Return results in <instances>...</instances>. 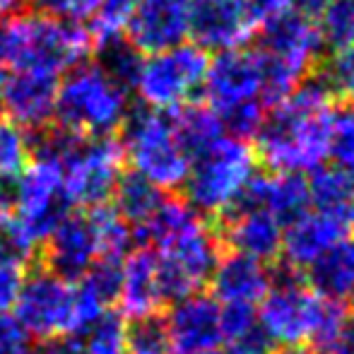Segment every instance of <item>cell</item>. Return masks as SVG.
<instances>
[{
	"mask_svg": "<svg viewBox=\"0 0 354 354\" xmlns=\"http://www.w3.org/2000/svg\"><path fill=\"white\" fill-rule=\"evenodd\" d=\"M126 167V149L116 136L84 138L77 152L63 164V188L71 205H106Z\"/></svg>",
	"mask_w": 354,
	"mask_h": 354,
	"instance_id": "obj_11",
	"label": "cell"
},
{
	"mask_svg": "<svg viewBox=\"0 0 354 354\" xmlns=\"http://www.w3.org/2000/svg\"><path fill=\"white\" fill-rule=\"evenodd\" d=\"M22 8V0H0V19L8 17V15L12 12H19Z\"/></svg>",
	"mask_w": 354,
	"mask_h": 354,
	"instance_id": "obj_44",
	"label": "cell"
},
{
	"mask_svg": "<svg viewBox=\"0 0 354 354\" xmlns=\"http://www.w3.org/2000/svg\"><path fill=\"white\" fill-rule=\"evenodd\" d=\"M266 104L263 102H246L239 104V106L229 109V111L219 113L224 128L234 133L232 138H239V140H246V138H253L258 131H261L263 121H266Z\"/></svg>",
	"mask_w": 354,
	"mask_h": 354,
	"instance_id": "obj_36",
	"label": "cell"
},
{
	"mask_svg": "<svg viewBox=\"0 0 354 354\" xmlns=\"http://www.w3.org/2000/svg\"><path fill=\"white\" fill-rule=\"evenodd\" d=\"M92 32L77 22L27 10L0 19V68L58 75L92 61Z\"/></svg>",
	"mask_w": 354,
	"mask_h": 354,
	"instance_id": "obj_2",
	"label": "cell"
},
{
	"mask_svg": "<svg viewBox=\"0 0 354 354\" xmlns=\"http://www.w3.org/2000/svg\"><path fill=\"white\" fill-rule=\"evenodd\" d=\"M121 145L133 171L159 191H178L191 171V159L181 149L171 126V113L142 104L128 109L121 126Z\"/></svg>",
	"mask_w": 354,
	"mask_h": 354,
	"instance_id": "obj_4",
	"label": "cell"
},
{
	"mask_svg": "<svg viewBox=\"0 0 354 354\" xmlns=\"http://www.w3.org/2000/svg\"><path fill=\"white\" fill-rule=\"evenodd\" d=\"M345 214L311 210L287 222L282 232V253L292 270H308L323 253L345 241Z\"/></svg>",
	"mask_w": 354,
	"mask_h": 354,
	"instance_id": "obj_19",
	"label": "cell"
},
{
	"mask_svg": "<svg viewBox=\"0 0 354 354\" xmlns=\"http://www.w3.org/2000/svg\"><path fill=\"white\" fill-rule=\"evenodd\" d=\"M128 94L97 63L84 61L58 84L53 123L80 138L116 136L131 109Z\"/></svg>",
	"mask_w": 354,
	"mask_h": 354,
	"instance_id": "obj_3",
	"label": "cell"
},
{
	"mask_svg": "<svg viewBox=\"0 0 354 354\" xmlns=\"http://www.w3.org/2000/svg\"><path fill=\"white\" fill-rule=\"evenodd\" d=\"M333 354H354V318L350 316L342 328L340 337H337L335 347H333Z\"/></svg>",
	"mask_w": 354,
	"mask_h": 354,
	"instance_id": "obj_42",
	"label": "cell"
},
{
	"mask_svg": "<svg viewBox=\"0 0 354 354\" xmlns=\"http://www.w3.org/2000/svg\"><path fill=\"white\" fill-rule=\"evenodd\" d=\"M330 157L354 174V104L340 102L330 121Z\"/></svg>",
	"mask_w": 354,
	"mask_h": 354,
	"instance_id": "obj_32",
	"label": "cell"
},
{
	"mask_svg": "<svg viewBox=\"0 0 354 354\" xmlns=\"http://www.w3.org/2000/svg\"><path fill=\"white\" fill-rule=\"evenodd\" d=\"M58 94V75L44 71H19L5 80L0 109L19 131L34 133L53 121Z\"/></svg>",
	"mask_w": 354,
	"mask_h": 354,
	"instance_id": "obj_17",
	"label": "cell"
},
{
	"mask_svg": "<svg viewBox=\"0 0 354 354\" xmlns=\"http://www.w3.org/2000/svg\"><path fill=\"white\" fill-rule=\"evenodd\" d=\"M111 201L113 210L138 232L159 210V205L164 201V191H159L154 183H149L138 171H123L118 176L116 188H113Z\"/></svg>",
	"mask_w": 354,
	"mask_h": 354,
	"instance_id": "obj_23",
	"label": "cell"
},
{
	"mask_svg": "<svg viewBox=\"0 0 354 354\" xmlns=\"http://www.w3.org/2000/svg\"><path fill=\"white\" fill-rule=\"evenodd\" d=\"M154 248L159 282L167 301L201 292L210 282L214 266L222 256L219 234L207 227L205 219H198L196 224L159 241Z\"/></svg>",
	"mask_w": 354,
	"mask_h": 354,
	"instance_id": "obj_6",
	"label": "cell"
},
{
	"mask_svg": "<svg viewBox=\"0 0 354 354\" xmlns=\"http://www.w3.org/2000/svg\"><path fill=\"white\" fill-rule=\"evenodd\" d=\"M256 167L253 145L239 138H222L191 162V171L181 186L183 201L198 214L224 217L241 198Z\"/></svg>",
	"mask_w": 354,
	"mask_h": 354,
	"instance_id": "obj_5",
	"label": "cell"
},
{
	"mask_svg": "<svg viewBox=\"0 0 354 354\" xmlns=\"http://www.w3.org/2000/svg\"><path fill=\"white\" fill-rule=\"evenodd\" d=\"M92 58L126 92H131L138 84V77H140L142 63H145L142 53L123 34H116V37L102 39V41L94 44Z\"/></svg>",
	"mask_w": 354,
	"mask_h": 354,
	"instance_id": "obj_25",
	"label": "cell"
},
{
	"mask_svg": "<svg viewBox=\"0 0 354 354\" xmlns=\"http://www.w3.org/2000/svg\"><path fill=\"white\" fill-rule=\"evenodd\" d=\"M243 3L248 5V10H251V15L256 17L258 24L292 10V0H243Z\"/></svg>",
	"mask_w": 354,
	"mask_h": 354,
	"instance_id": "obj_39",
	"label": "cell"
},
{
	"mask_svg": "<svg viewBox=\"0 0 354 354\" xmlns=\"http://www.w3.org/2000/svg\"><path fill=\"white\" fill-rule=\"evenodd\" d=\"M282 232L284 224L275 214L263 207H241L222 217L219 241L227 243L234 253L268 263L282 253Z\"/></svg>",
	"mask_w": 354,
	"mask_h": 354,
	"instance_id": "obj_20",
	"label": "cell"
},
{
	"mask_svg": "<svg viewBox=\"0 0 354 354\" xmlns=\"http://www.w3.org/2000/svg\"><path fill=\"white\" fill-rule=\"evenodd\" d=\"M68 212L71 201L63 188V167L48 159H32L12 186L15 229L39 251Z\"/></svg>",
	"mask_w": 354,
	"mask_h": 354,
	"instance_id": "obj_7",
	"label": "cell"
},
{
	"mask_svg": "<svg viewBox=\"0 0 354 354\" xmlns=\"http://www.w3.org/2000/svg\"><path fill=\"white\" fill-rule=\"evenodd\" d=\"M169 340V354H205L222 345L219 304L207 294L176 299L162 318Z\"/></svg>",
	"mask_w": 354,
	"mask_h": 354,
	"instance_id": "obj_15",
	"label": "cell"
},
{
	"mask_svg": "<svg viewBox=\"0 0 354 354\" xmlns=\"http://www.w3.org/2000/svg\"><path fill=\"white\" fill-rule=\"evenodd\" d=\"M326 304V297L301 284L294 272H287L277 282L272 280L268 294L261 299V308L256 311L258 333L277 347H301L311 340Z\"/></svg>",
	"mask_w": 354,
	"mask_h": 354,
	"instance_id": "obj_9",
	"label": "cell"
},
{
	"mask_svg": "<svg viewBox=\"0 0 354 354\" xmlns=\"http://www.w3.org/2000/svg\"><path fill=\"white\" fill-rule=\"evenodd\" d=\"M3 84H5V73H3V68H0V94H3Z\"/></svg>",
	"mask_w": 354,
	"mask_h": 354,
	"instance_id": "obj_47",
	"label": "cell"
},
{
	"mask_svg": "<svg viewBox=\"0 0 354 354\" xmlns=\"http://www.w3.org/2000/svg\"><path fill=\"white\" fill-rule=\"evenodd\" d=\"M207 102L217 113L246 102H263V56L261 51L232 48L219 51L210 63L205 84Z\"/></svg>",
	"mask_w": 354,
	"mask_h": 354,
	"instance_id": "obj_12",
	"label": "cell"
},
{
	"mask_svg": "<svg viewBox=\"0 0 354 354\" xmlns=\"http://www.w3.org/2000/svg\"><path fill=\"white\" fill-rule=\"evenodd\" d=\"M311 284L321 297L340 301L354 292V241H340L311 268Z\"/></svg>",
	"mask_w": 354,
	"mask_h": 354,
	"instance_id": "obj_24",
	"label": "cell"
},
{
	"mask_svg": "<svg viewBox=\"0 0 354 354\" xmlns=\"http://www.w3.org/2000/svg\"><path fill=\"white\" fill-rule=\"evenodd\" d=\"M345 227H347V232L352 234V241H354V203L350 205V210L345 212Z\"/></svg>",
	"mask_w": 354,
	"mask_h": 354,
	"instance_id": "obj_45",
	"label": "cell"
},
{
	"mask_svg": "<svg viewBox=\"0 0 354 354\" xmlns=\"http://www.w3.org/2000/svg\"><path fill=\"white\" fill-rule=\"evenodd\" d=\"M44 268L66 280H80L99 261L97 239L87 210L68 212L39 248Z\"/></svg>",
	"mask_w": 354,
	"mask_h": 354,
	"instance_id": "obj_16",
	"label": "cell"
},
{
	"mask_svg": "<svg viewBox=\"0 0 354 354\" xmlns=\"http://www.w3.org/2000/svg\"><path fill=\"white\" fill-rule=\"evenodd\" d=\"M321 73L330 84L335 99L354 104V46L335 51V56L321 66Z\"/></svg>",
	"mask_w": 354,
	"mask_h": 354,
	"instance_id": "obj_33",
	"label": "cell"
},
{
	"mask_svg": "<svg viewBox=\"0 0 354 354\" xmlns=\"http://www.w3.org/2000/svg\"><path fill=\"white\" fill-rule=\"evenodd\" d=\"M212 292L217 304H246L256 306L268 294L272 275L266 263L246 258L241 253H224L219 256L212 270Z\"/></svg>",
	"mask_w": 354,
	"mask_h": 354,
	"instance_id": "obj_21",
	"label": "cell"
},
{
	"mask_svg": "<svg viewBox=\"0 0 354 354\" xmlns=\"http://www.w3.org/2000/svg\"><path fill=\"white\" fill-rule=\"evenodd\" d=\"M29 354H80V347L73 337H58V340H44L37 350H29Z\"/></svg>",
	"mask_w": 354,
	"mask_h": 354,
	"instance_id": "obj_40",
	"label": "cell"
},
{
	"mask_svg": "<svg viewBox=\"0 0 354 354\" xmlns=\"http://www.w3.org/2000/svg\"><path fill=\"white\" fill-rule=\"evenodd\" d=\"M128 354H169V340L159 316L131 323L128 330Z\"/></svg>",
	"mask_w": 354,
	"mask_h": 354,
	"instance_id": "obj_35",
	"label": "cell"
},
{
	"mask_svg": "<svg viewBox=\"0 0 354 354\" xmlns=\"http://www.w3.org/2000/svg\"><path fill=\"white\" fill-rule=\"evenodd\" d=\"M333 94L321 68L308 75L284 102L266 113L256 133V157L272 174H308L330 157Z\"/></svg>",
	"mask_w": 354,
	"mask_h": 354,
	"instance_id": "obj_1",
	"label": "cell"
},
{
	"mask_svg": "<svg viewBox=\"0 0 354 354\" xmlns=\"http://www.w3.org/2000/svg\"><path fill=\"white\" fill-rule=\"evenodd\" d=\"M350 299H352V308H354V292L350 294Z\"/></svg>",
	"mask_w": 354,
	"mask_h": 354,
	"instance_id": "obj_49",
	"label": "cell"
},
{
	"mask_svg": "<svg viewBox=\"0 0 354 354\" xmlns=\"http://www.w3.org/2000/svg\"><path fill=\"white\" fill-rule=\"evenodd\" d=\"M191 34L188 0H140L126 24V39L145 56L171 51Z\"/></svg>",
	"mask_w": 354,
	"mask_h": 354,
	"instance_id": "obj_13",
	"label": "cell"
},
{
	"mask_svg": "<svg viewBox=\"0 0 354 354\" xmlns=\"http://www.w3.org/2000/svg\"><path fill=\"white\" fill-rule=\"evenodd\" d=\"M22 8H29L37 15H46V17L80 22L97 12L99 0H22Z\"/></svg>",
	"mask_w": 354,
	"mask_h": 354,
	"instance_id": "obj_37",
	"label": "cell"
},
{
	"mask_svg": "<svg viewBox=\"0 0 354 354\" xmlns=\"http://www.w3.org/2000/svg\"><path fill=\"white\" fill-rule=\"evenodd\" d=\"M169 113H171V126L174 133H176V140L191 162L224 138L222 118L207 104L186 102L176 109H169Z\"/></svg>",
	"mask_w": 354,
	"mask_h": 354,
	"instance_id": "obj_22",
	"label": "cell"
},
{
	"mask_svg": "<svg viewBox=\"0 0 354 354\" xmlns=\"http://www.w3.org/2000/svg\"><path fill=\"white\" fill-rule=\"evenodd\" d=\"M333 0H292V5L304 15H321Z\"/></svg>",
	"mask_w": 354,
	"mask_h": 354,
	"instance_id": "obj_43",
	"label": "cell"
},
{
	"mask_svg": "<svg viewBox=\"0 0 354 354\" xmlns=\"http://www.w3.org/2000/svg\"><path fill=\"white\" fill-rule=\"evenodd\" d=\"M261 24L243 0H196L191 3V37L205 51L243 48Z\"/></svg>",
	"mask_w": 354,
	"mask_h": 354,
	"instance_id": "obj_14",
	"label": "cell"
},
{
	"mask_svg": "<svg viewBox=\"0 0 354 354\" xmlns=\"http://www.w3.org/2000/svg\"><path fill=\"white\" fill-rule=\"evenodd\" d=\"M32 152H29L27 136L15 123L0 121V188L12 186L17 176L29 167Z\"/></svg>",
	"mask_w": 354,
	"mask_h": 354,
	"instance_id": "obj_29",
	"label": "cell"
},
{
	"mask_svg": "<svg viewBox=\"0 0 354 354\" xmlns=\"http://www.w3.org/2000/svg\"><path fill=\"white\" fill-rule=\"evenodd\" d=\"M205 354H268L266 352V340L263 337H256V340H248V342H241V345H232L229 350H210Z\"/></svg>",
	"mask_w": 354,
	"mask_h": 354,
	"instance_id": "obj_41",
	"label": "cell"
},
{
	"mask_svg": "<svg viewBox=\"0 0 354 354\" xmlns=\"http://www.w3.org/2000/svg\"><path fill=\"white\" fill-rule=\"evenodd\" d=\"M219 326H222V340H227L229 345H241L261 337L256 308L246 304H219Z\"/></svg>",
	"mask_w": 354,
	"mask_h": 354,
	"instance_id": "obj_31",
	"label": "cell"
},
{
	"mask_svg": "<svg viewBox=\"0 0 354 354\" xmlns=\"http://www.w3.org/2000/svg\"><path fill=\"white\" fill-rule=\"evenodd\" d=\"M3 354H29V350L24 347V350H15V352H3Z\"/></svg>",
	"mask_w": 354,
	"mask_h": 354,
	"instance_id": "obj_48",
	"label": "cell"
},
{
	"mask_svg": "<svg viewBox=\"0 0 354 354\" xmlns=\"http://www.w3.org/2000/svg\"><path fill=\"white\" fill-rule=\"evenodd\" d=\"M316 24L323 44L333 51L354 46V0H333Z\"/></svg>",
	"mask_w": 354,
	"mask_h": 354,
	"instance_id": "obj_30",
	"label": "cell"
},
{
	"mask_svg": "<svg viewBox=\"0 0 354 354\" xmlns=\"http://www.w3.org/2000/svg\"><path fill=\"white\" fill-rule=\"evenodd\" d=\"M210 71V56L196 44H181L171 51L154 53L142 63L138 92L149 109L169 111L203 89Z\"/></svg>",
	"mask_w": 354,
	"mask_h": 354,
	"instance_id": "obj_10",
	"label": "cell"
},
{
	"mask_svg": "<svg viewBox=\"0 0 354 354\" xmlns=\"http://www.w3.org/2000/svg\"><path fill=\"white\" fill-rule=\"evenodd\" d=\"M116 304L118 316H123L128 323L159 316L162 306L167 304V297H164L162 282H159L154 251H147L142 246L123 258Z\"/></svg>",
	"mask_w": 354,
	"mask_h": 354,
	"instance_id": "obj_18",
	"label": "cell"
},
{
	"mask_svg": "<svg viewBox=\"0 0 354 354\" xmlns=\"http://www.w3.org/2000/svg\"><path fill=\"white\" fill-rule=\"evenodd\" d=\"M275 354H313V352H308L306 347H280V352Z\"/></svg>",
	"mask_w": 354,
	"mask_h": 354,
	"instance_id": "obj_46",
	"label": "cell"
},
{
	"mask_svg": "<svg viewBox=\"0 0 354 354\" xmlns=\"http://www.w3.org/2000/svg\"><path fill=\"white\" fill-rule=\"evenodd\" d=\"M138 3H140V0H99L97 19H94L92 29H89L94 44L102 41V39L121 34Z\"/></svg>",
	"mask_w": 354,
	"mask_h": 354,
	"instance_id": "obj_34",
	"label": "cell"
},
{
	"mask_svg": "<svg viewBox=\"0 0 354 354\" xmlns=\"http://www.w3.org/2000/svg\"><path fill=\"white\" fill-rule=\"evenodd\" d=\"M128 330L131 323L109 311L77 337L80 354H128Z\"/></svg>",
	"mask_w": 354,
	"mask_h": 354,
	"instance_id": "obj_28",
	"label": "cell"
},
{
	"mask_svg": "<svg viewBox=\"0 0 354 354\" xmlns=\"http://www.w3.org/2000/svg\"><path fill=\"white\" fill-rule=\"evenodd\" d=\"M89 222L97 239V253L99 261H113L121 263L128 253L133 251L136 243V229L126 222L111 205L89 207Z\"/></svg>",
	"mask_w": 354,
	"mask_h": 354,
	"instance_id": "obj_26",
	"label": "cell"
},
{
	"mask_svg": "<svg viewBox=\"0 0 354 354\" xmlns=\"http://www.w3.org/2000/svg\"><path fill=\"white\" fill-rule=\"evenodd\" d=\"M308 198L316 210L345 214L354 203V174L342 167H321L308 181Z\"/></svg>",
	"mask_w": 354,
	"mask_h": 354,
	"instance_id": "obj_27",
	"label": "cell"
},
{
	"mask_svg": "<svg viewBox=\"0 0 354 354\" xmlns=\"http://www.w3.org/2000/svg\"><path fill=\"white\" fill-rule=\"evenodd\" d=\"M12 313L29 337H37L41 342L58 337L75 340L77 337L75 282L56 275L44 266L29 270Z\"/></svg>",
	"mask_w": 354,
	"mask_h": 354,
	"instance_id": "obj_8",
	"label": "cell"
},
{
	"mask_svg": "<svg viewBox=\"0 0 354 354\" xmlns=\"http://www.w3.org/2000/svg\"><path fill=\"white\" fill-rule=\"evenodd\" d=\"M27 340H29V335L24 333V328L19 326L15 313L0 311V354L24 350V347H27Z\"/></svg>",
	"mask_w": 354,
	"mask_h": 354,
	"instance_id": "obj_38",
	"label": "cell"
}]
</instances>
